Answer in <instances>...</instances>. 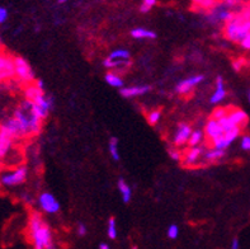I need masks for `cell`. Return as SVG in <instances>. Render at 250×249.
Listing matches in <instances>:
<instances>
[{"instance_id": "1", "label": "cell", "mask_w": 250, "mask_h": 249, "mask_svg": "<svg viewBox=\"0 0 250 249\" xmlns=\"http://www.w3.org/2000/svg\"><path fill=\"white\" fill-rule=\"evenodd\" d=\"M28 238L35 249L55 248L52 230L42 218V215L37 211H33L29 215Z\"/></svg>"}, {"instance_id": "2", "label": "cell", "mask_w": 250, "mask_h": 249, "mask_svg": "<svg viewBox=\"0 0 250 249\" xmlns=\"http://www.w3.org/2000/svg\"><path fill=\"white\" fill-rule=\"evenodd\" d=\"M13 116L16 117L21 127H22L24 137L36 136L41 133L43 120L36 113V111L33 110V106H32V102L28 99H24L22 103H19L18 107L14 110Z\"/></svg>"}, {"instance_id": "3", "label": "cell", "mask_w": 250, "mask_h": 249, "mask_svg": "<svg viewBox=\"0 0 250 249\" xmlns=\"http://www.w3.org/2000/svg\"><path fill=\"white\" fill-rule=\"evenodd\" d=\"M250 33V16L241 10L240 13H236L234 18L230 22L225 23L224 27V36L228 38L230 42L234 44H240Z\"/></svg>"}, {"instance_id": "4", "label": "cell", "mask_w": 250, "mask_h": 249, "mask_svg": "<svg viewBox=\"0 0 250 249\" xmlns=\"http://www.w3.org/2000/svg\"><path fill=\"white\" fill-rule=\"evenodd\" d=\"M27 177H28V169L24 165H21L16 169L3 172L0 176V181L4 187H17L24 183Z\"/></svg>"}, {"instance_id": "5", "label": "cell", "mask_w": 250, "mask_h": 249, "mask_svg": "<svg viewBox=\"0 0 250 249\" xmlns=\"http://www.w3.org/2000/svg\"><path fill=\"white\" fill-rule=\"evenodd\" d=\"M236 13H234L231 10L230 6L226 5L225 3H217L212 9L208 10V14H207V18L211 23H228L230 22L232 18L235 17Z\"/></svg>"}, {"instance_id": "6", "label": "cell", "mask_w": 250, "mask_h": 249, "mask_svg": "<svg viewBox=\"0 0 250 249\" xmlns=\"http://www.w3.org/2000/svg\"><path fill=\"white\" fill-rule=\"evenodd\" d=\"M14 67H16V78L24 84H31L35 82V73L29 63L21 56L14 57Z\"/></svg>"}, {"instance_id": "7", "label": "cell", "mask_w": 250, "mask_h": 249, "mask_svg": "<svg viewBox=\"0 0 250 249\" xmlns=\"http://www.w3.org/2000/svg\"><path fill=\"white\" fill-rule=\"evenodd\" d=\"M32 106H33V110L36 111V113L41 117L42 120H46L50 114L51 110L54 107V98L51 95H47L46 93L41 94L40 97H37L35 101H31Z\"/></svg>"}, {"instance_id": "8", "label": "cell", "mask_w": 250, "mask_h": 249, "mask_svg": "<svg viewBox=\"0 0 250 249\" xmlns=\"http://www.w3.org/2000/svg\"><path fill=\"white\" fill-rule=\"evenodd\" d=\"M206 148L205 146H189V148L184 152L183 158H182V163L184 167L192 168L197 167L200 164L201 160L203 159V154H205Z\"/></svg>"}, {"instance_id": "9", "label": "cell", "mask_w": 250, "mask_h": 249, "mask_svg": "<svg viewBox=\"0 0 250 249\" xmlns=\"http://www.w3.org/2000/svg\"><path fill=\"white\" fill-rule=\"evenodd\" d=\"M38 205L44 214L54 215L60 211V202L52 193L42 192L38 197Z\"/></svg>"}, {"instance_id": "10", "label": "cell", "mask_w": 250, "mask_h": 249, "mask_svg": "<svg viewBox=\"0 0 250 249\" xmlns=\"http://www.w3.org/2000/svg\"><path fill=\"white\" fill-rule=\"evenodd\" d=\"M13 76H16L14 57L0 52V83L12 79Z\"/></svg>"}, {"instance_id": "11", "label": "cell", "mask_w": 250, "mask_h": 249, "mask_svg": "<svg viewBox=\"0 0 250 249\" xmlns=\"http://www.w3.org/2000/svg\"><path fill=\"white\" fill-rule=\"evenodd\" d=\"M203 80H205V75H202V74L188 76V78H186V79L181 80V82L178 83L177 87H175V91L179 95L189 94L190 91H193L197 85H200L201 83H203Z\"/></svg>"}, {"instance_id": "12", "label": "cell", "mask_w": 250, "mask_h": 249, "mask_svg": "<svg viewBox=\"0 0 250 249\" xmlns=\"http://www.w3.org/2000/svg\"><path fill=\"white\" fill-rule=\"evenodd\" d=\"M192 127L186 122H181L178 125L177 130H175L174 135H173V145L177 146V148H181L184 146L186 144H188V140H189V136L192 134Z\"/></svg>"}, {"instance_id": "13", "label": "cell", "mask_w": 250, "mask_h": 249, "mask_svg": "<svg viewBox=\"0 0 250 249\" xmlns=\"http://www.w3.org/2000/svg\"><path fill=\"white\" fill-rule=\"evenodd\" d=\"M16 140V137L9 131L0 127V160H3L9 155Z\"/></svg>"}, {"instance_id": "14", "label": "cell", "mask_w": 250, "mask_h": 249, "mask_svg": "<svg viewBox=\"0 0 250 249\" xmlns=\"http://www.w3.org/2000/svg\"><path fill=\"white\" fill-rule=\"evenodd\" d=\"M224 134H225V131L222 129L220 121L211 117L207 121L206 126H205V137L208 140V142H211L215 139H217V137H220V136L224 135Z\"/></svg>"}, {"instance_id": "15", "label": "cell", "mask_w": 250, "mask_h": 249, "mask_svg": "<svg viewBox=\"0 0 250 249\" xmlns=\"http://www.w3.org/2000/svg\"><path fill=\"white\" fill-rule=\"evenodd\" d=\"M150 91H151L150 85H132V87H122L120 93L125 98H136L145 95Z\"/></svg>"}, {"instance_id": "16", "label": "cell", "mask_w": 250, "mask_h": 249, "mask_svg": "<svg viewBox=\"0 0 250 249\" xmlns=\"http://www.w3.org/2000/svg\"><path fill=\"white\" fill-rule=\"evenodd\" d=\"M226 98V88H225V82L221 75L216 78V87L213 91L212 95L209 97V102L211 104H219L221 103Z\"/></svg>"}, {"instance_id": "17", "label": "cell", "mask_w": 250, "mask_h": 249, "mask_svg": "<svg viewBox=\"0 0 250 249\" xmlns=\"http://www.w3.org/2000/svg\"><path fill=\"white\" fill-rule=\"evenodd\" d=\"M228 117L234 123L235 126H239L241 129H244L247 126L248 121H249V117H248L247 112L243 110H239V108H230Z\"/></svg>"}, {"instance_id": "18", "label": "cell", "mask_w": 250, "mask_h": 249, "mask_svg": "<svg viewBox=\"0 0 250 249\" xmlns=\"http://www.w3.org/2000/svg\"><path fill=\"white\" fill-rule=\"evenodd\" d=\"M225 155H226V150H221V149L211 146V148H207L206 150H205L203 160L208 161V163H216V161L221 160Z\"/></svg>"}, {"instance_id": "19", "label": "cell", "mask_w": 250, "mask_h": 249, "mask_svg": "<svg viewBox=\"0 0 250 249\" xmlns=\"http://www.w3.org/2000/svg\"><path fill=\"white\" fill-rule=\"evenodd\" d=\"M131 37L135 40H155L156 33L151 29H146L143 27H137L131 31Z\"/></svg>"}, {"instance_id": "20", "label": "cell", "mask_w": 250, "mask_h": 249, "mask_svg": "<svg viewBox=\"0 0 250 249\" xmlns=\"http://www.w3.org/2000/svg\"><path fill=\"white\" fill-rule=\"evenodd\" d=\"M117 188L121 193V197H122V201L125 204H128L132 199V188L128 186V183L124 180V178H120L117 182Z\"/></svg>"}, {"instance_id": "21", "label": "cell", "mask_w": 250, "mask_h": 249, "mask_svg": "<svg viewBox=\"0 0 250 249\" xmlns=\"http://www.w3.org/2000/svg\"><path fill=\"white\" fill-rule=\"evenodd\" d=\"M104 80L109 87H113V88H122L125 87L124 79L120 74H117L114 70H109L104 76Z\"/></svg>"}, {"instance_id": "22", "label": "cell", "mask_w": 250, "mask_h": 249, "mask_svg": "<svg viewBox=\"0 0 250 249\" xmlns=\"http://www.w3.org/2000/svg\"><path fill=\"white\" fill-rule=\"evenodd\" d=\"M203 139H205V131L202 130H193L188 140V146H198L202 144Z\"/></svg>"}, {"instance_id": "23", "label": "cell", "mask_w": 250, "mask_h": 249, "mask_svg": "<svg viewBox=\"0 0 250 249\" xmlns=\"http://www.w3.org/2000/svg\"><path fill=\"white\" fill-rule=\"evenodd\" d=\"M108 150L111 154L112 159L114 161H120L121 155H120V149H118V139L117 137H111L109 142H108Z\"/></svg>"}, {"instance_id": "24", "label": "cell", "mask_w": 250, "mask_h": 249, "mask_svg": "<svg viewBox=\"0 0 250 249\" xmlns=\"http://www.w3.org/2000/svg\"><path fill=\"white\" fill-rule=\"evenodd\" d=\"M193 6L198 10H211L216 4L219 3L217 0H192Z\"/></svg>"}, {"instance_id": "25", "label": "cell", "mask_w": 250, "mask_h": 249, "mask_svg": "<svg viewBox=\"0 0 250 249\" xmlns=\"http://www.w3.org/2000/svg\"><path fill=\"white\" fill-rule=\"evenodd\" d=\"M108 57L112 60H130V52L125 48H117V50L112 51Z\"/></svg>"}, {"instance_id": "26", "label": "cell", "mask_w": 250, "mask_h": 249, "mask_svg": "<svg viewBox=\"0 0 250 249\" xmlns=\"http://www.w3.org/2000/svg\"><path fill=\"white\" fill-rule=\"evenodd\" d=\"M107 235L109 239L114 240L117 238V224H116V219L109 218L107 223Z\"/></svg>"}, {"instance_id": "27", "label": "cell", "mask_w": 250, "mask_h": 249, "mask_svg": "<svg viewBox=\"0 0 250 249\" xmlns=\"http://www.w3.org/2000/svg\"><path fill=\"white\" fill-rule=\"evenodd\" d=\"M160 118H162V112H160L159 110L150 111L149 113H147V116H146V120H147L149 125H151V126H155V125H158L159 121H160Z\"/></svg>"}, {"instance_id": "28", "label": "cell", "mask_w": 250, "mask_h": 249, "mask_svg": "<svg viewBox=\"0 0 250 249\" xmlns=\"http://www.w3.org/2000/svg\"><path fill=\"white\" fill-rule=\"evenodd\" d=\"M156 4H158V0H143V3L140 5V12L149 13Z\"/></svg>"}, {"instance_id": "29", "label": "cell", "mask_w": 250, "mask_h": 249, "mask_svg": "<svg viewBox=\"0 0 250 249\" xmlns=\"http://www.w3.org/2000/svg\"><path fill=\"white\" fill-rule=\"evenodd\" d=\"M167 237L171 240H175L179 237V226L177 224L169 225L168 229H167Z\"/></svg>"}, {"instance_id": "30", "label": "cell", "mask_w": 250, "mask_h": 249, "mask_svg": "<svg viewBox=\"0 0 250 249\" xmlns=\"http://www.w3.org/2000/svg\"><path fill=\"white\" fill-rule=\"evenodd\" d=\"M168 153H169V157H170V159H173V160H175V161L182 160V158H183V154H182V152L177 148V146H174V148H169Z\"/></svg>"}, {"instance_id": "31", "label": "cell", "mask_w": 250, "mask_h": 249, "mask_svg": "<svg viewBox=\"0 0 250 249\" xmlns=\"http://www.w3.org/2000/svg\"><path fill=\"white\" fill-rule=\"evenodd\" d=\"M229 110H230V108L217 107L212 112V117H213V118H216V120H220V118H222V117H225L226 114L229 113Z\"/></svg>"}, {"instance_id": "32", "label": "cell", "mask_w": 250, "mask_h": 249, "mask_svg": "<svg viewBox=\"0 0 250 249\" xmlns=\"http://www.w3.org/2000/svg\"><path fill=\"white\" fill-rule=\"evenodd\" d=\"M240 148L244 150V152L250 153V135H244L240 140Z\"/></svg>"}, {"instance_id": "33", "label": "cell", "mask_w": 250, "mask_h": 249, "mask_svg": "<svg viewBox=\"0 0 250 249\" xmlns=\"http://www.w3.org/2000/svg\"><path fill=\"white\" fill-rule=\"evenodd\" d=\"M8 17H9V12L4 6H0V24H3L8 21Z\"/></svg>"}, {"instance_id": "34", "label": "cell", "mask_w": 250, "mask_h": 249, "mask_svg": "<svg viewBox=\"0 0 250 249\" xmlns=\"http://www.w3.org/2000/svg\"><path fill=\"white\" fill-rule=\"evenodd\" d=\"M76 233H78L79 237H84V235H86V233H88L86 225L83 224V223H79V224H78V227H76Z\"/></svg>"}, {"instance_id": "35", "label": "cell", "mask_w": 250, "mask_h": 249, "mask_svg": "<svg viewBox=\"0 0 250 249\" xmlns=\"http://www.w3.org/2000/svg\"><path fill=\"white\" fill-rule=\"evenodd\" d=\"M240 46H241V48H244V50H247V51H250V33L248 36H245L244 40L240 42Z\"/></svg>"}, {"instance_id": "36", "label": "cell", "mask_w": 250, "mask_h": 249, "mask_svg": "<svg viewBox=\"0 0 250 249\" xmlns=\"http://www.w3.org/2000/svg\"><path fill=\"white\" fill-rule=\"evenodd\" d=\"M222 3H225L226 5L230 6V8H234V6L239 5L240 4V0H222Z\"/></svg>"}, {"instance_id": "37", "label": "cell", "mask_w": 250, "mask_h": 249, "mask_svg": "<svg viewBox=\"0 0 250 249\" xmlns=\"http://www.w3.org/2000/svg\"><path fill=\"white\" fill-rule=\"evenodd\" d=\"M244 65V61L243 60H236L232 63V67H234V69L236 70V71H240L241 70V67Z\"/></svg>"}, {"instance_id": "38", "label": "cell", "mask_w": 250, "mask_h": 249, "mask_svg": "<svg viewBox=\"0 0 250 249\" xmlns=\"http://www.w3.org/2000/svg\"><path fill=\"white\" fill-rule=\"evenodd\" d=\"M231 249H239L240 248V240H239V238H234V239L231 240Z\"/></svg>"}, {"instance_id": "39", "label": "cell", "mask_w": 250, "mask_h": 249, "mask_svg": "<svg viewBox=\"0 0 250 249\" xmlns=\"http://www.w3.org/2000/svg\"><path fill=\"white\" fill-rule=\"evenodd\" d=\"M99 249H109V246H108L107 243H101L98 246Z\"/></svg>"}, {"instance_id": "40", "label": "cell", "mask_w": 250, "mask_h": 249, "mask_svg": "<svg viewBox=\"0 0 250 249\" xmlns=\"http://www.w3.org/2000/svg\"><path fill=\"white\" fill-rule=\"evenodd\" d=\"M70 0H57V4H66L69 3Z\"/></svg>"}, {"instance_id": "41", "label": "cell", "mask_w": 250, "mask_h": 249, "mask_svg": "<svg viewBox=\"0 0 250 249\" xmlns=\"http://www.w3.org/2000/svg\"><path fill=\"white\" fill-rule=\"evenodd\" d=\"M1 187H3V183H1V181H0V191H1Z\"/></svg>"}, {"instance_id": "42", "label": "cell", "mask_w": 250, "mask_h": 249, "mask_svg": "<svg viewBox=\"0 0 250 249\" xmlns=\"http://www.w3.org/2000/svg\"><path fill=\"white\" fill-rule=\"evenodd\" d=\"M249 102H250V91H249Z\"/></svg>"}]
</instances>
